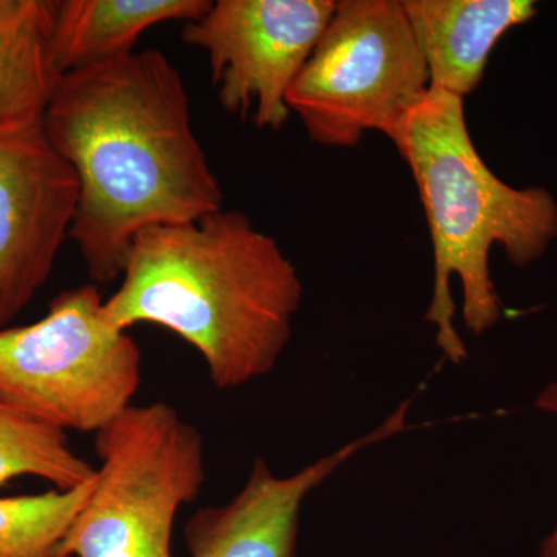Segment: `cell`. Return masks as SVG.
Segmentation results:
<instances>
[{
    "mask_svg": "<svg viewBox=\"0 0 557 557\" xmlns=\"http://www.w3.org/2000/svg\"><path fill=\"white\" fill-rule=\"evenodd\" d=\"M537 409L544 412L557 416V381L549 383L541 394L537 395L536 403ZM539 557H557V527L555 531L544 542H542L541 555Z\"/></svg>",
    "mask_w": 557,
    "mask_h": 557,
    "instance_id": "obj_15",
    "label": "cell"
},
{
    "mask_svg": "<svg viewBox=\"0 0 557 557\" xmlns=\"http://www.w3.org/2000/svg\"><path fill=\"white\" fill-rule=\"evenodd\" d=\"M58 0H0V127L42 123L64 73L53 53Z\"/></svg>",
    "mask_w": 557,
    "mask_h": 557,
    "instance_id": "obj_12",
    "label": "cell"
},
{
    "mask_svg": "<svg viewBox=\"0 0 557 557\" xmlns=\"http://www.w3.org/2000/svg\"><path fill=\"white\" fill-rule=\"evenodd\" d=\"M336 0H218L186 22L183 40L208 54L220 106L281 131L289 87L327 27Z\"/></svg>",
    "mask_w": 557,
    "mask_h": 557,
    "instance_id": "obj_7",
    "label": "cell"
},
{
    "mask_svg": "<svg viewBox=\"0 0 557 557\" xmlns=\"http://www.w3.org/2000/svg\"><path fill=\"white\" fill-rule=\"evenodd\" d=\"M461 98L426 91L388 134L416 178L434 248V292L426 321L453 364L468 357L454 317L450 278L463 288V321L483 335L500 321L502 300L491 281L490 251L502 245L516 267L544 256L557 237V203L547 189H516L482 160L469 135Z\"/></svg>",
    "mask_w": 557,
    "mask_h": 557,
    "instance_id": "obj_3",
    "label": "cell"
},
{
    "mask_svg": "<svg viewBox=\"0 0 557 557\" xmlns=\"http://www.w3.org/2000/svg\"><path fill=\"white\" fill-rule=\"evenodd\" d=\"M97 478L73 490L0 497V557H58Z\"/></svg>",
    "mask_w": 557,
    "mask_h": 557,
    "instance_id": "obj_14",
    "label": "cell"
},
{
    "mask_svg": "<svg viewBox=\"0 0 557 557\" xmlns=\"http://www.w3.org/2000/svg\"><path fill=\"white\" fill-rule=\"evenodd\" d=\"M121 277L102 307L110 324L175 333L199 351L220 391L276 368L304 293L277 242L225 209L141 231Z\"/></svg>",
    "mask_w": 557,
    "mask_h": 557,
    "instance_id": "obj_2",
    "label": "cell"
},
{
    "mask_svg": "<svg viewBox=\"0 0 557 557\" xmlns=\"http://www.w3.org/2000/svg\"><path fill=\"white\" fill-rule=\"evenodd\" d=\"M405 429V418L392 413L364 437L319 458L289 478H277L263 458H256L236 496L190 516L183 531L190 557H296L300 509L311 491L359 450Z\"/></svg>",
    "mask_w": 557,
    "mask_h": 557,
    "instance_id": "obj_9",
    "label": "cell"
},
{
    "mask_svg": "<svg viewBox=\"0 0 557 557\" xmlns=\"http://www.w3.org/2000/svg\"><path fill=\"white\" fill-rule=\"evenodd\" d=\"M42 131L78 178L70 239L98 284L123 276L141 231L223 209L185 81L159 50L65 73Z\"/></svg>",
    "mask_w": 557,
    "mask_h": 557,
    "instance_id": "obj_1",
    "label": "cell"
},
{
    "mask_svg": "<svg viewBox=\"0 0 557 557\" xmlns=\"http://www.w3.org/2000/svg\"><path fill=\"white\" fill-rule=\"evenodd\" d=\"M79 183L42 123L0 127V330L27 309L49 281L70 237Z\"/></svg>",
    "mask_w": 557,
    "mask_h": 557,
    "instance_id": "obj_8",
    "label": "cell"
},
{
    "mask_svg": "<svg viewBox=\"0 0 557 557\" xmlns=\"http://www.w3.org/2000/svg\"><path fill=\"white\" fill-rule=\"evenodd\" d=\"M102 307L98 288L81 285L35 324L0 330V401L51 428L94 434L134 406L141 351Z\"/></svg>",
    "mask_w": 557,
    "mask_h": 557,
    "instance_id": "obj_5",
    "label": "cell"
},
{
    "mask_svg": "<svg viewBox=\"0 0 557 557\" xmlns=\"http://www.w3.org/2000/svg\"><path fill=\"white\" fill-rule=\"evenodd\" d=\"M24 475L65 491L97 478V468L70 448L64 431L22 416L0 401V486Z\"/></svg>",
    "mask_w": 557,
    "mask_h": 557,
    "instance_id": "obj_13",
    "label": "cell"
},
{
    "mask_svg": "<svg viewBox=\"0 0 557 557\" xmlns=\"http://www.w3.org/2000/svg\"><path fill=\"white\" fill-rule=\"evenodd\" d=\"M429 90L426 62L399 0H341L289 87L287 106L314 143L351 148L391 134Z\"/></svg>",
    "mask_w": 557,
    "mask_h": 557,
    "instance_id": "obj_6",
    "label": "cell"
},
{
    "mask_svg": "<svg viewBox=\"0 0 557 557\" xmlns=\"http://www.w3.org/2000/svg\"><path fill=\"white\" fill-rule=\"evenodd\" d=\"M101 460L58 557H172L180 508L207 480L199 429L164 401L131 406L95 434Z\"/></svg>",
    "mask_w": 557,
    "mask_h": 557,
    "instance_id": "obj_4",
    "label": "cell"
},
{
    "mask_svg": "<svg viewBox=\"0 0 557 557\" xmlns=\"http://www.w3.org/2000/svg\"><path fill=\"white\" fill-rule=\"evenodd\" d=\"M426 62L429 87L465 100L482 83L498 39L536 16L530 0H401Z\"/></svg>",
    "mask_w": 557,
    "mask_h": 557,
    "instance_id": "obj_10",
    "label": "cell"
},
{
    "mask_svg": "<svg viewBox=\"0 0 557 557\" xmlns=\"http://www.w3.org/2000/svg\"><path fill=\"white\" fill-rule=\"evenodd\" d=\"M211 5V0H58L54 60L65 75L126 57L149 28L200 20Z\"/></svg>",
    "mask_w": 557,
    "mask_h": 557,
    "instance_id": "obj_11",
    "label": "cell"
}]
</instances>
